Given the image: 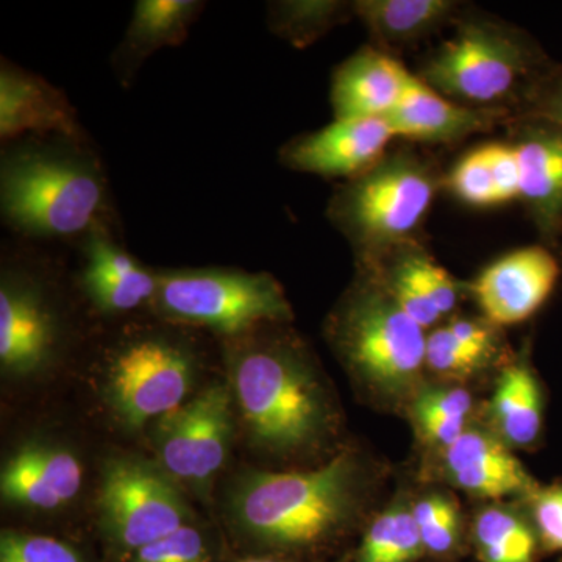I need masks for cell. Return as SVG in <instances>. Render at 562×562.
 Wrapping results in <instances>:
<instances>
[{
  "instance_id": "1",
  "label": "cell",
  "mask_w": 562,
  "mask_h": 562,
  "mask_svg": "<svg viewBox=\"0 0 562 562\" xmlns=\"http://www.w3.org/2000/svg\"><path fill=\"white\" fill-rule=\"evenodd\" d=\"M376 483L371 460L347 447L305 471L239 473L228 491L227 516L251 546L276 557H303L357 530Z\"/></svg>"
},
{
  "instance_id": "2",
  "label": "cell",
  "mask_w": 562,
  "mask_h": 562,
  "mask_svg": "<svg viewBox=\"0 0 562 562\" xmlns=\"http://www.w3.org/2000/svg\"><path fill=\"white\" fill-rule=\"evenodd\" d=\"M228 386L251 446L279 458L319 452L336 438L338 406L308 347L266 325L232 339Z\"/></svg>"
},
{
  "instance_id": "3",
  "label": "cell",
  "mask_w": 562,
  "mask_h": 562,
  "mask_svg": "<svg viewBox=\"0 0 562 562\" xmlns=\"http://www.w3.org/2000/svg\"><path fill=\"white\" fill-rule=\"evenodd\" d=\"M327 335L351 380L383 409H403L425 383L427 333L408 316L372 265L327 321Z\"/></svg>"
},
{
  "instance_id": "4",
  "label": "cell",
  "mask_w": 562,
  "mask_h": 562,
  "mask_svg": "<svg viewBox=\"0 0 562 562\" xmlns=\"http://www.w3.org/2000/svg\"><path fill=\"white\" fill-rule=\"evenodd\" d=\"M98 162L79 140L25 144L3 154L0 205L22 235L68 238L98 227L105 183Z\"/></svg>"
},
{
  "instance_id": "5",
  "label": "cell",
  "mask_w": 562,
  "mask_h": 562,
  "mask_svg": "<svg viewBox=\"0 0 562 562\" xmlns=\"http://www.w3.org/2000/svg\"><path fill=\"white\" fill-rule=\"evenodd\" d=\"M441 181L430 161L412 150H398L339 188L328 214L349 239L358 265H375L398 247L417 243L416 233Z\"/></svg>"
},
{
  "instance_id": "6",
  "label": "cell",
  "mask_w": 562,
  "mask_h": 562,
  "mask_svg": "<svg viewBox=\"0 0 562 562\" xmlns=\"http://www.w3.org/2000/svg\"><path fill=\"white\" fill-rule=\"evenodd\" d=\"M151 305L168 321L209 328L228 339L294 319L279 281L266 272L236 269L158 272L157 294Z\"/></svg>"
},
{
  "instance_id": "7",
  "label": "cell",
  "mask_w": 562,
  "mask_h": 562,
  "mask_svg": "<svg viewBox=\"0 0 562 562\" xmlns=\"http://www.w3.org/2000/svg\"><path fill=\"white\" fill-rule=\"evenodd\" d=\"M541 60L524 33L490 18L469 16L432 52L420 79L454 102L502 109Z\"/></svg>"
},
{
  "instance_id": "8",
  "label": "cell",
  "mask_w": 562,
  "mask_h": 562,
  "mask_svg": "<svg viewBox=\"0 0 562 562\" xmlns=\"http://www.w3.org/2000/svg\"><path fill=\"white\" fill-rule=\"evenodd\" d=\"M99 512L110 541L135 554L143 547L192 524L179 484L160 465L135 457L114 458L102 471Z\"/></svg>"
},
{
  "instance_id": "9",
  "label": "cell",
  "mask_w": 562,
  "mask_h": 562,
  "mask_svg": "<svg viewBox=\"0 0 562 562\" xmlns=\"http://www.w3.org/2000/svg\"><path fill=\"white\" fill-rule=\"evenodd\" d=\"M195 373L194 355L183 342L162 335L138 336L111 355L106 401L128 428H140L183 405Z\"/></svg>"
},
{
  "instance_id": "10",
  "label": "cell",
  "mask_w": 562,
  "mask_h": 562,
  "mask_svg": "<svg viewBox=\"0 0 562 562\" xmlns=\"http://www.w3.org/2000/svg\"><path fill=\"white\" fill-rule=\"evenodd\" d=\"M233 408L231 386L216 383L155 420L158 465L173 482L209 494L231 452Z\"/></svg>"
},
{
  "instance_id": "11",
  "label": "cell",
  "mask_w": 562,
  "mask_h": 562,
  "mask_svg": "<svg viewBox=\"0 0 562 562\" xmlns=\"http://www.w3.org/2000/svg\"><path fill=\"white\" fill-rule=\"evenodd\" d=\"M561 265L543 246L509 251L469 284L484 319L498 328L530 319L557 288Z\"/></svg>"
},
{
  "instance_id": "12",
  "label": "cell",
  "mask_w": 562,
  "mask_h": 562,
  "mask_svg": "<svg viewBox=\"0 0 562 562\" xmlns=\"http://www.w3.org/2000/svg\"><path fill=\"white\" fill-rule=\"evenodd\" d=\"M435 454L443 482L483 503L520 502L541 484L490 428L476 424Z\"/></svg>"
},
{
  "instance_id": "13",
  "label": "cell",
  "mask_w": 562,
  "mask_h": 562,
  "mask_svg": "<svg viewBox=\"0 0 562 562\" xmlns=\"http://www.w3.org/2000/svg\"><path fill=\"white\" fill-rule=\"evenodd\" d=\"M392 139L395 133L386 120H335L292 139L280 160L292 171L351 180L382 160Z\"/></svg>"
},
{
  "instance_id": "14",
  "label": "cell",
  "mask_w": 562,
  "mask_h": 562,
  "mask_svg": "<svg viewBox=\"0 0 562 562\" xmlns=\"http://www.w3.org/2000/svg\"><path fill=\"white\" fill-rule=\"evenodd\" d=\"M58 342L57 317L35 281L3 272L0 283V366L7 375L43 371Z\"/></svg>"
},
{
  "instance_id": "15",
  "label": "cell",
  "mask_w": 562,
  "mask_h": 562,
  "mask_svg": "<svg viewBox=\"0 0 562 562\" xmlns=\"http://www.w3.org/2000/svg\"><path fill=\"white\" fill-rule=\"evenodd\" d=\"M83 486L79 458L57 443L32 441L2 468L0 495L7 505L52 512L68 505Z\"/></svg>"
},
{
  "instance_id": "16",
  "label": "cell",
  "mask_w": 562,
  "mask_h": 562,
  "mask_svg": "<svg viewBox=\"0 0 562 562\" xmlns=\"http://www.w3.org/2000/svg\"><path fill=\"white\" fill-rule=\"evenodd\" d=\"M416 80L417 76L391 55L364 47L333 74L335 120H386Z\"/></svg>"
},
{
  "instance_id": "17",
  "label": "cell",
  "mask_w": 562,
  "mask_h": 562,
  "mask_svg": "<svg viewBox=\"0 0 562 562\" xmlns=\"http://www.w3.org/2000/svg\"><path fill=\"white\" fill-rule=\"evenodd\" d=\"M520 162V199L546 241L562 233V128L525 120L513 140Z\"/></svg>"
},
{
  "instance_id": "18",
  "label": "cell",
  "mask_w": 562,
  "mask_h": 562,
  "mask_svg": "<svg viewBox=\"0 0 562 562\" xmlns=\"http://www.w3.org/2000/svg\"><path fill=\"white\" fill-rule=\"evenodd\" d=\"M508 117V110L464 105L439 94L420 77L386 121L395 138L428 144H452L490 131Z\"/></svg>"
},
{
  "instance_id": "19",
  "label": "cell",
  "mask_w": 562,
  "mask_h": 562,
  "mask_svg": "<svg viewBox=\"0 0 562 562\" xmlns=\"http://www.w3.org/2000/svg\"><path fill=\"white\" fill-rule=\"evenodd\" d=\"M81 286L102 313H128L154 302L158 272L140 266L98 225L88 236Z\"/></svg>"
},
{
  "instance_id": "20",
  "label": "cell",
  "mask_w": 562,
  "mask_h": 562,
  "mask_svg": "<svg viewBox=\"0 0 562 562\" xmlns=\"http://www.w3.org/2000/svg\"><path fill=\"white\" fill-rule=\"evenodd\" d=\"M27 133L80 140V127L68 99L47 81L2 63L0 70V136Z\"/></svg>"
},
{
  "instance_id": "21",
  "label": "cell",
  "mask_w": 562,
  "mask_h": 562,
  "mask_svg": "<svg viewBox=\"0 0 562 562\" xmlns=\"http://www.w3.org/2000/svg\"><path fill=\"white\" fill-rule=\"evenodd\" d=\"M486 427L513 452H531L542 441L546 390L528 353L502 369L486 405Z\"/></svg>"
},
{
  "instance_id": "22",
  "label": "cell",
  "mask_w": 562,
  "mask_h": 562,
  "mask_svg": "<svg viewBox=\"0 0 562 562\" xmlns=\"http://www.w3.org/2000/svg\"><path fill=\"white\" fill-rule=\"evenodd\" d=\"M469 546L479 562H541L538 532L520 502H487L469 524Z\"/></svg>"
},
{
  "instance_id": "23",
  "label": "cell",
  "mask_w": 562,
  "mask_h": 562,
  "mask_svg": "<svg viewBox=\"0 0 562 562\" xmlns=\"http://www.w3.org/2000/svg\"><path fill=\"white\" fill-rule=\"evenodd\" d=\"M351 5L373 38L390 47L427 38L460 10L453 0H360Z\"/></svg>"
},
{
  "instance_id": "24",
  "label": "cell",
  "mask_w": 562,
  "mask_h": 562,
  "mask_svg": "<svg viewBox=\"0 0 562 562\" xmlns=\"http://www.w3.org/2000/svg\"><path fill=\"white\" fill-rule=\"evenodd\" d=\"M405 413L420 446L438 453L471 427L475 398L460 384L424 383Z\"/></svg>"
},
{
  "instance_id": "25",
  "label": "cell",
  "mask_w": 562,
  "mask_h": 562,
  "mask_svg": "<svg viewBox=\"0 0 562 562\" xmlns=\"http://www.w3.org/2000/svg\"><path fill=\"white\" fill-rule=\"evenodd\" d=\"M202 7V2L192 0H140L136 3L120 49L121 68L131 72L155 50L180 44Z\"/></svg>"
},
{
  "instance_id": "26",
  "label": "cell",
  "mask_w": 562,
  "mask_h": 562,
  "mask_svg": "<svg viewBox=\"0 0 562 562\" xmlns=\"http://www.w3.org/2000/svg\"><path fill=\"white\" fill-rule=\"evenodd\" d=\"M412 497L398 495L362 531L353 562H420L425 554L414 522Z\"/></svg>"
},
{
  "instance_id": "27",
  "label": "cell",
  "mask_w": 562,
  "mask_h": 562,
  "mask_svg": "<svg viewBox=\"0 0 562 562\" xmlns=\"http://www.w3.org/2000/svg\"><path fill=\"white\" fill-rule=\"evenodd\" d=\"M412 512L427 558L454 561L468 549L469 527L453 494L446 491L422 494L413 498Z\"/></svg>"
},
{
  "instance_id": "28",
  "label": "cell",
  "mask_w": 562,
  "mask_h": 562,
  "mask_svg": "<svg viewBox=\"0 0 562 562\" xmlns=\"http://www.w3.org/2000/svg\"><path fill=\"white\" fill-rule=\"evenodd\" d=\"M353 13L351 3L331 0H302V2L273 3L271 27L292 46L305 47Z\"/></svg>"
},
{
  "instance_id": "29",
  "label": "cell",
  "mask_w": 562,
  "mask_h": 562,
  "mask_svg": "<svg viewBox=\"0 0 562 562\" xmlns=\"http://www.w3.org/2000/svg\"><path fill=\"white\" fill-rule=\"evenodd\" d=\"M487 366H490L487 362L461 347L452 333L447 330L446 325L428 333L427 347H425V371L441 380L442 383L469 382Z\"/></svg>"
},
{
  "instance_id": "30",
  "label": "cell",
  "mask_w": 562,
  "mask_h": 562,
  "mask_svg": "<svg viewBox=\"0 0 562 562\" xmlns=\"http://www.w3.org/2000/svg\"><path fill=\"white\" fill-rule=\"evenodd\" d=\"M401 250L417 283L430 297L439 314L442 317L452 314L460 303L461 283H458L447 269L432 260L419 243L406 244L401 247Z\"/></svg>"
},
{
  "instance_id": "31",
  "label": "cell",
  "mask_w": 562,
  "mask_h": 562,
  "mask_svg": "<svg viewBox=\"0 0 562 562\" xmlns=\"http://www.w3.org/2000/svg\"><path fill=\"white\" fill-rule=\"evenodd\" d=\"M449 187L461 202L476 209H490L503 203L483 147L469 151L453 166Z\"/></svg>"
},
{
  "instance_id": "32",
  "label": "cell",
  "mask_w": 562,
  "mask_h": 562,
  "mask_svg": "<svg viewBox=\"0 0 562 562\" xmlns=\"http://www.w3.org/2000/svg\"><path fill=\"white\" fill-rule=\"evenodd\" d=\"M0 562H88L70 543L20 530L0 535Z\"/></svg>"
},
{
  "instance_id": "33",
  "label": "cell",
  "mask_w": 562,
  "mask_h": 562,
  "mask_svg": "<svg viewBox=\"0 0 562 562\" xmlns=\"http://www.w3.org/2000/svg\"><path fill=\"white\" fill-rule=\"evenodd\" d=\"M520 503L538 532L543 557L562 553V482L539 484Z\"/></svg>"
},
{
  "instance_id": "34",
  "label": "cell",
  "mask_w": 562,
  "mask_h": 562,
  "mask_svg": "<svg viewBox=\"0 0 562 562\" xmlns=\"http://www.w3.org/2000/svg\"><path fill=\"white\" fill-rule=\"evenodd\" d=\"M132 562H211L210 543L198 527L188 524L139 549Z\"/></svg>"
},
{
  "instance_id": "35",
  "label": "cell",
  "mask_w": 562,
  "mask_h": 562,
  "mask_svg": "<svg viewBox=\"0 0 562 562\" xmlns=\"http://www.w3.org/2000/svg\"><path fill=\"white\" fill-rule=\"evenodd\" d=\"M447 330L452 333L454 339L465 350L479 357L480 360L492 364L502 355L501 328L492 325L490 321L480 317L454 316L446 324Z\"/></svg>"
},
{
  "instance_id": "36",
  "label": "cell",
  "mask_w": 562,
  "mask_h": 562,
  "mask_svg": "<svg viewBox=\"0 0 562 562\" xmlns=\"http://www.w3.org/2000/svg\"><path fill=\"white\" fill-rule=\"evenodd\" d=\"M495 187L501 192L502 202L520 199V162L513 143H491L483 146Z\"/></svg>"
},
{
  "instance_id": "37",
  "label": "cell",
  "mask_w": 562,
  "mask_h": 562,
  "mask_svg": "<svg viewBox=\"0 0 562 562\" xmlns=\"http://www.w3.org/2000/svg\"><path fill=\"white\" fill-rule=\"evenodd\" d=\"M525 120L547 122L562 128V70L532 85L527 94Z\"/></svg>"
},
{
  "instance_id": "38",
  "label": "cell",
  "mask_w": 562,
  "mask_h": 562,
  "mask_svg": "<svg viewBox=\"0 0 562 562\" xmlns=\"http://www.w3.org/2000/svg\"><path fill=\"white\" fill-rule=\"evenodd\" d=\"M238 562H306V561L290 560V558L276 557V554H269V557L244 558V560L238 561ZM308 562H316V561H308ZM338 562H353V561H338Z\"/></svg>"
},
{
  "instance_id": "39",
  "label": "cell",
  "mask_w": 562,
  "mask_h": 562,
  "mask_svg": "<svg viewBox=\"0 0 562 562\" xmlns=\"http://www.w3.org/2000/svg\"><path fill=\"white\" fill-rule=\"evenodd\" d=\"M558 562H562V558H561V560H560V561H558Z\"/></svg>"
}]
</instances>
